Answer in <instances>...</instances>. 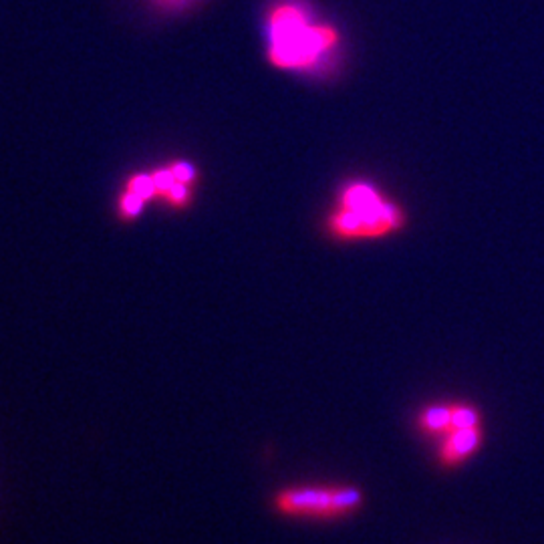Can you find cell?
<instances>
[{
    "label": "cell",
    "instance_id": "8",
    "mask_svg": "<svg viewBox=\"0 0 544 544\" xmlns=\"http://www.w3.org/2000/svg\"><path fill=\"white\" fill-rule=\"evenodd\" d=\"M149 3L162 12H181L195 4V0H149Z\"/></svg>",
    "mask_w": 544,
    "mask_h": 544
},
{
    "label": "cell",
    "instance_id": "5",
    "mask_svg": "<svg viewBox=\"0 0 544 544\" xmlns=\"http://www.w3.org/2000/svg\"><path fill=\"white\" fill-rule=\"evenodd\" d=\"M476 424H484V418L480 408L470 402H435L419 410L416 418V430L435 441L456 427Z\"/></svg>",
    "mask_w": 544,
    "mask_h": 544
},
{
    "label": "cell",
    "instance_id": "3",
    "mask_svg": "<svg viewBox=\"0 0 544 544\" xmlns=\"http://www.w3.org/2000/svg\"><path fill=\"white\" fill-rule=\"evenodd\" d=\"M365 504L361 486L349 482L288 484L271 498L272 512L296 522H339L357 514Z\"/></svg>",
    "mask_w": 544,
    "mask_h": 544
},
{
    "label": "cell",
    "instance_id": "1",
    "mask_svg": "<svg viewBox=\"0 0 544 544\" xmlns=\"http://www.w3.org/2000/svg\"><path fill=\"white\" fill-rule=\"evenodd\" d=\"M263 34L266 61L282 73L326 81L343 67V31L310 0H272Z\"/></svg>",
    "mask_w": 544,
    "mask_h": 544
},
{
    "label": "cell",
    "instance_id": "2",
    "mask_svg": "<svg viewBox=\"0 0 544 544\" xmlns=\"http://www.w3.org/2000/svg\"><path fill=\"white\" fill-rule=\"evenodd\" d=\"M408 224L410 214L402 202L365 176L341 181L323 216L325 236L345 246L389 241L405 232Z\"/></svg>",
    "mask_w": 544,
    "mask_h": 544
},
{
    "label": "cell",
    "instance_id": "6",
    "mask_svg": "<svg viewBox=\"0 0 544 544\" xmlns=\"http://www.w3.org/2000/svg\"><path fill=\"white\" fill-rule=\"evenodd\" d=\"M484 441H486L484 424L456 427V430L448 432L444 438L438 440L435 460H438L440 466L448 471L458 470L471 458H476V454L482 449Z\"/></svg>",
    "mask_w": 544,
    "mask_h": 544
},
{
    "label": "cell",
    "instance_id": "4",
    "mask_svg": "<svg viewBox=\"0 0 544 544\" xmlns=\"http://www.w3.org/2000/svg\"><path fill=\"white\" fill-rule=\"evenodd\" d=\"M151 180H154V200L172 212H181L194 202L198 170L184 159H178L151 172Z\"/></svg>",
    "mask_w": 544,
    "mask_h": 544
},
{
    "label": "cell",
    "instance_id": "7",
    "mask_svg": "<svg viewBox=\"0 0 544 544\" xmlns=\"http://www.w3.org/2000/svg\"><path fill=\"white\" fill-rule=\"evenodd\" d=\"M145 204H148V200L140 195L137 192H134L132 188H123V192L119 194V202H118V218L123 222H134L137 218L142 216Z\"/></svg>",
    "mask_w": 544,
    "mask_h": 544
}]
</instances>
